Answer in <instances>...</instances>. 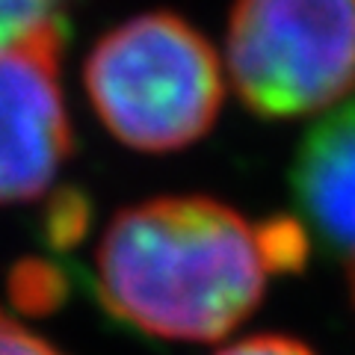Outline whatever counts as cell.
<instances>
[{"label": "cell", "mask_w": 355, "mask_h": 355, "mask_svg": "<svg viewBox=\"0 0 355 355\" xmlns=\"http://www.w3.org/2000/svg\"><path fill=\"white\" fill-rule=\"evenodd\" d=\"M308 261L293 216L252 222L205 196L125 207L95 249V293L116 323L160 340H219L261 305L272 275Z\"/></svg>", "instance_id": "cell-1"}, {"label": "cell", "mask_w": 355, "mask_h": 355, "mask_svg": "<svg viewBox=\"0 0 355 355\" xmlns=\"http://www.w3.org/2000/svg\"><path fill=\"white\" fill-rule=\"evenodd\" d=\"M83 83L101 125L151 154L198 142L225 98L216 51L175 12L133 15L104 33L86 57Z\"/></svg>", "instance_id": "cell-2"}, {"label": "cell", "mask_w": 355, "mask_h": 355, "mask_svg": "<svg viewBox=\"0 0 355 355\" xmlns=\"http://www.w3.org/2000/svg\"><path fill=\"white\" fill-rule=\"evenodd\" d=\"M228 74L261 119H299L355 89V0H237Z\"/></svg>", "instance_id": "cell-3"}, {"label": "cell", "mask_w": 355, "mask_h": 355, "mask_svg": "<svg viewBox=\"0 0 355 355\" xmlns=\"http://www.w3.org/2000/svg\"><path fill=\"white\" fill-rule=\"evenodd\" d=\"M62 48V18L0 48V205L44 196L74 151Z\"/></svg>", "instance_id": "cell-4"}, {"label": "cell", "mask_w": 355, "mask_h": 355, "mask_svg": "<svg viewBox=\"0 0 355 355\" xmlns=\"http://www.w3.org/2000/svg\"><path fill=\"white\" fill-rule=\"evenodd\" d=\"M291 190L305 231L329 254L355 263V95L305 130Z\"/></svg>", "instance_id": "cell-5"}, {"label": "cell", "mask_w": 355, "mask_h": 355, "mask_svg": "<svg viewBox=\"0 0 355 355\" xmlns=\"http://www.w3.org/2000/svg\"><path fill=\"white\" fill-rule=\"evenodd\" d=\"M12 296L21 311L57 308L65 296V279L51 263H21L12 279Z\"/></svg>", "instance_id": "cell-6"}, {"label": "cell", "mask_w": 355, "mask_h": 355, "mask_svg": "<svg viewBox=\"0 0 355 355\" xmlns=\"http://www.w3.org/2000/svg\"><path fill=\"white\" fill-rule=\"evenodd\" d=\"M53 18H62L57 0H0V48Z\"/></svg>", "instance_id": "cell-7"}, {"label": "cell", "mask_w": 355, "mask_h": 355, "mask_svg": "<svg viewBox=\"0 0 355 355\" xmlns=\"http://www.w3.org/2000/svg\"><path fill=\"white\" fill-rule=\"evenodd\" d=\"M0 355H62V352L0 311Z\"/></svg>", "instance_id": "cell-8"}, {"label": "cell", "mask_w": 355, "mask_h": 355, "mask_svg": "<svg viewBox=\"0 0 355 355\" xmlns=\"http://www.w3.org/2000/svg\"><path fill=\"white\" fill-rule=\"evenodd\" d=\"M216 355H317L308 343L287 335H254L231 343Z\"/></svg>", "instance_id": "cell-9"}, {"label": "cell", "mask_w": 355, "mask_h": 355, "mask_svg": "<svg viewBox=\"0 0 355 355\" xmlns=\"http://www.w3.org/2000/svg\"><path fill=\"white\" fill-rule=\"evenodd\" d=\"M352 293H355V272H352Z\"/></svg>", "instance_id": "cell-10"}]
</instances>
